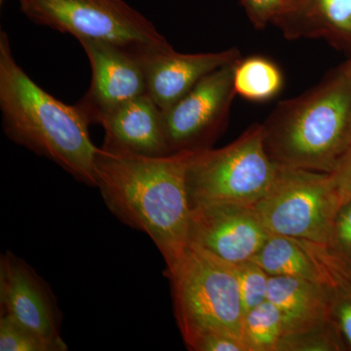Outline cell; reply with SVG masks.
<instances>
[{
    "instance_id": "603a6c76",
    "label": "cell",
    "mask_w": 351,
    "mask_h": 351,
    "mask_svg": "<svg viewBox=\"0 0 351 351\" xmlns=\"http://www.w3.org/2000/svg\"><path fill=\"white\" fill-rule=\"evenodd\" d=\"M241 3L249 19L258 29H263L270 23L276 24L295 5L291 0H241Z\"/></svg>"
},
{
    "instance_id": "ac0fdd59",
    "label": "cell",
    "mask_w": 351,
    "mask_h": 351,
    "mask_svg": "<svg viewBox=\"0 0 351 351\" xmlns=\"http://www.w3.org/2000/svg\"><path fill=\"white\" fill-rule=\"evenodd\" d=\"M243 332L249 351H276L284 334L280 311L272 302H263L244 314Z\"/></svg>"
},
{
    "instance_id": "7a4b0ae2",
    "label": "cell",
    "mask_w": 351,
    "mask_h": 351,
    "mask_svg": "<svg viewBox=\"0 0 351 351\" xmlns=\"http://www.w3.org/2000/svg\"><path fill=\"white\" fill-rule=\"evenodd\" d=\"M0 110L4 133L15 144L45 157L87 186L96 188L99 147L84 114L44 91L13 56L0 34Z\"/></svg>"
},
{
    "instance_id": "d6986e66",
    "label": "cell",
    "mask_w": 351,
    "mask_h": 351,
    "mask_svg": "<svg viewBox=\"0 0 351 351\" xmlns=\"http://www.w3.org/2000/svg\"><path fill=\"white\" fill-rule=\"evenodd\" d=\"M315 245L332 265L351 274V200L339 208L326 242Z\"/></svg>"
},
{
    "instance_id": "7402d4cb",
    "label": "cell",
    "mask_w": 351,
    "mask_h": 351,
    "mask_svg": "<svg viewBox=\"0 0 351 351\" xmlns=\"http://www.w3.org/2000/svg\"><path fill=\"white\" fill-rule=\"evenodd\" d=\"M244 314L267 301L270 276L255 262L235 265Z\"/></svg>"
},
{
    "instance_id": "484cf974",
    "label": "cell",
    "mask_w": 351,
    "mask_h": 351,
    "mask_svg": "<svg viewBox=\"0 0 351 351\" xmlns=\"http://www.w3.org/2000/svg\"><path fill=\"white\" fill-rule=\"evenodd\" d=\"M341 69H343V71H345L346 73H348V75H351V60L350 62H348V63H346L345 66H341Z\"/></svg>"
},
{
    "instance_id": "4fadbf2b",
    "label": "cell",
    "mask_w": 351,
    "mask_h": 351,
    "mask_svg": "<svg viewBox=\"0 0 351 351\" xmlns=\"http://www.w3.org/2000/svg\"><path fill=\"white\" fill-rule=\"evenodd\" d=\"M100 124L105 130L104 151L141 156L170 154L162 110L147 94L120 106Z\"/></svg>"
},
{
    "instance_id": "6da1fadb",
    "label": "cell",
    "mask_w": 351,
    "mask_h": 351,
    "mask_svg": "<svg viewBox=\"0 0 351 351\" xmlns=\"http://www.w3.org/2000/svg\"><path fill=\"white\" fill-rule=\"evenodd\" d=\"M193 152L141 156L99 147L97 154L96 188L108 209L152 239L166 269L189 245L191 207L186 172Z\"/></svg>"
},
{
    "instance_id": "4316f807",
    "label": "cell",
    "mask_w": 351,
    "mask_h": 351,
    "mask_svg": "<svg viewBox=\"0 0 351 351\" xmlns=\"http://www.w3.org/2000/svg\"><path fill=\"white\" fill-rule=\"evenodd\" d=\"M291 1H293V2H294V3L297 4L298 2L300 1V0H291Z\"/></svg>"
},
{
    "instance_id": "ffe728a7",
    "label": "cell",
    "mask_w": 351,
    "mask_h": 351,
    "mask_svg": "<svg viewBox=\"0 0 351 351\" xmlns=\"http://www.w3.org/2000/svg\"><path fill=\"white\" fill-rule=\"evenodd\" d=\"M0 350L64 351L61 346L6 315H0Z\"/></svg>"
},
{
    "instance_id": "9a60e30c",
    "label": "cell",
    "mask_w": 351,
    "mask_h": 351,
    "mask_svg": "<svg viewBox=\"0 0 351 351\" xmlns=\"http://www.w3.org/2000/svg\"><path fill=\"white\" fill-rule=\"evenodd\" d=\"M276 25L288 38H323L351 44V0H300Z\"/></svg>"
},
{
    "instance_id": "2e32d148",
    "label": "cell",
    "mask_w": 351,
    "mask_h": 351,
    "mask_svg": "<svg viewBox=\"0 0 351 351\" xmlns=\"http://www.w3.org/2000/svg\"><path fill=\"white\" fill-rule=\"evenodd\" d=\"M253 262L258 263L269 276L299 277L324 282V271L319 262L304 242L270 234Z\"/></svg>"
},
{
    "instance_id": "30bf717a",
    "label": "cell",
    "mask_w": 351,
    "mask_h": 351,
    "mask_svg": "<svg viewBox=\"0 0 351 351\" xmlns=\"http://www.w3.org/2000/svg\"><path fill=\"white\" fill-rule=\"evenodd\" d=\"M78 41L89 60L92 80L76 107L90 124H100L120 106L147 94L144 71L133 53L104 41Z\"/></svg>"
},
{
    "instance_id": "3957f363",
    "label": "cell",
    "mask_w": 351,
    "mask_h": 351,
    "mask_svg": "<svg viewBox=\"0 0 351 351\" xmlns=\"http://www.w3.org/2000/svg\"><path fill=\"white\" fill-rule=\"evenodd\" d=\"M263 127L265 149L277 165L331 174L351 147V75L339 69L282 101Z\"/></svg>"
},
{
    "instance_id": "8992f818",
    "label": "cell",
    "mask_w": 351,
    "mask_h": 351,
    "mask_svg": "<svg viewBox=\"0 0 351 351\" xmlns=\"http://www.w3.org/2000/svg\"><path fill=\"white\" fill-rule=\"evenodd\" d=\"M32 22L77 38L115 44L133 54L170 44L124 0H18Z\"/></svg>"
},
{
    "instance_id": "cb8c5ba5",
    "label": "cell",
    "mask_w": 351,
    "mask_h": 351,
    "mask_svg": "<svg viewBox=\"0 0 351 351\" xmlns=\"http://www.w3.org/2000/svg\"><path fill=\"white\" fill-rule=\"evenodd\" d=\"M186 348L193 351H249L243 341L223 332L203 335Z\"/></svg>"
},
{
    "instance_id": "44dd1931",
    "label": "cell",
    "mask_w": 351,
    "mask_h": 351,
    "mask_svg": "<svg viewBox=\"0 0 351 351\" xmlns=\"http://www.w3.org/2000/svg\"><path fill=\"white\" fill-rule=\"evenodd\" d=\"M338 330L332 321L306 331L283 337L276 351H332L339 350Z\"/></svg>"
},
{
    "instance_id": "5b68a950",
    "label": "cell",
    "mask_w": 351,
    "mask_h": 351,
    "mask_svg": "<svg viewBox=\"0 0 351 351\" xmlns=\"http://www.w3.org/2000/svg\"><path fill=\"white\" fill-rule=\"evenodd\" d=\"M278 165L267 154L263 124L221 149L193 152L186 172L191 207L211 203L255 205L269 191Z\"/></svg>"
},
{
    "instance_id": "277c9868",
    "label": "cell",
    "mask_w": 351,
    "mask_h": 351,
    "mask_svg": "<svg viewBox=\"0 0 351 351\" xmlns=\"http://www.w3.org/2000/svg\"><path fill=\"white\" fill-rule=\"evenodd\" d=\"M166 276L186 346L212 332L232 335L245 343L244 311L234 265L189 244L174 265L166 269Z\"/></svg>"
},
{
    "instance_id": "e0dca14e",
    "label": "cell",
    "mask_w": 351,
    "mask_h": 351,
    "mask_svg": "<svg viewBox=\"0 0 351 351\" xmlns=\"http://www.w3.org/2000/svg\"><path fill=\"white\" fill-rule=\"evenodd\" d=\"M235 93L246 100L265 101L274 98L283 86V75L267 58L240 59L234 71Z\"/></svg>"
},
{
    "instance_id": "52a82bcc",
    "label": "cell",
    "mask_w": 351,
    "mask_h": 351,
    "mask_svg": "<svg viewBox=\"0 0 351 351\" xmlns=\"http://www.w3.org/2000/svg\"><path fill=\"white\" fill-rule=\"evenodd\" d=\"M341 205L329 173L278 165L269 191L254 207L270 234L323 245Z\"/></svg>"
},
{
    "instance_id": "7c38bea8",
    "label": "cell",
    "mask_w": 351,
    "mask_h": 351,
    "mask_svg": "<svg viewBox=\"0 0 351 351\" xmlns=\"http://www.w3.org/2000/svg\"><path fill=\"white\" fill-rule=\"evenodd\" d=\"M134 56L144 71L147 94L162 112L181 100L205 76L241 59L237 48L182 54L171 45L141 51Z\"/></svg>"
},
{
    "instance_id": "5bb4252c",
    "label": "cell",
    "mask_w": 351,
    "mask_h": 351,
    "mask_svg": "<svg viewBox=\"0 0 351 351\" xmlns=\"http://www.w3.org/2000/svg\"><path fill=\"white\" fill-rule=\"evenodd\" d=\"M267 301L280 311L283 337L332 321L329 289L324 282L299 277L270 276Z\"/></svg>"
},
{
    "instance_id": "83f0119b",
    "label": "cell",
    "mask_w": 351,
    "mask_h": 351,
    "mask_svg": "<svg viewBox=\"0 0 351 351\" xmlns=\"http://www.w3.org/2000/svg\"><path fill=\"white\" fill-rule=\"evenodd\" d=\"M0 1L3 2V0H0Z\"/></svg>"
},
{
    "instance_id": "9c48e42d",
    "label": "cell",
    "mask_w": 351,
    "mask_h": 351,
    "mask_svg": "<svg viewBox=\"0 0 351 351\" xmlns=\"http://www.w3.org/2000/svg\"><path fill=\"white\" fill-rule=\"evenodd\" d=\"M269 235L254 205L211 203L191 208L189 244L230 265L253 260Z\"/></svg>"
},
{
    "instance_id": "8fae6325",
    "label": "cell",
    "mask_w": 351,
    "mask_h": 351,
    "mask_svg": "<svg viewBox=\"0 0 351 351\" xmlns=\"http://www.w3.org/2000/svg\"><path fill=\"white\" fill-rule=\"evenodd\" d=\"M0 315L13 318L68 350L61 335V309L50 286L13 252L0 256Z\"/></svg>"
},
{
    "instance_id": "d4e9b609",
    "label": "cell",
    "mask_w": 351,
    "mask_h": 351,
    "mask_svg": "<svg viewBox=\"0 0 351 351\" xmlns=\"http://www.w3.org/2000/svg\"><path fill=\"white\" fill-rule=\"evenodd\" d=\"M341 204L351 200V147L331 173Z\"/></svg>"
},
{
    "instance_id": "ba28073f",
    "label": "cell",
    "mask_w": 351,
    "mask_h": 351,
    "mask_svg": "<svg viewBox=\"0 0 351 351\" xmlns=\"http://www.w3.org/2000/svg\"><path fill=\"white\" fill-rule=\"evenodd\" d=\"M237 62L205 76L181 100L162 112L169 154L211 149L226 127L237 95L233 80Z\"/></svg>"
}]
</instances>
